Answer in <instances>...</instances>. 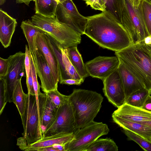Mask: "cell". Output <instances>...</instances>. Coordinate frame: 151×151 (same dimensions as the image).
I'll return each mask as SVG.
<instances>
[{
  "instance_id": "1",
  "label": "cell",
  "mask_w": 151,
  "mask_h": 151,
  "mask_svg": "<svg viewBox=\"0 0 151 151\" xmlns=\"http://www.w3.org/2000/svg\"><path fill=\"white\" fill-rule=\"evenodd\" d=\"M84 33L100 47L115 52L132 44L131 39L122 24L107 12L87 17Z\"/></svg>"
},
{
  "instance_id": "2",
  "label": "cell",
  "mask_w": 151,
  "mask_h": 151,
  "mask_svg": "<svg viewBox=\"0 0 151 151\" xmlns=\"http://www.w3.org/2000/svg\"><path fill=\"white\" fill-rule=\"evenodd\" d=\"M115 54L151 94V47L143 42L133 44Z\"/></svg>"
},
{
  "instance_id": "3",
  "label": "cell",
  "mask_w": 151,
  "mask_h": 151,
  "mask_svg": "<svg viewBox=\"0 0 151 151\" xmlns=\"http://www.w3.org/2000/svg\"><path fill=\"white\" fill-rule=\"evenodd\" d=\"M103 97L95 91L81 89H74L68 96L77 129L91 123L101 107Z\"/></svg>"
},
{
  "instance_id": "4",
  "label": "cell",
  "mask_w": 151,
  "mask_h": 151,
  "mask_svg": "<svg viewBox=\"0 0 151 151\" xmlns=\"http://www.w3.org/2000/svg\"><path fill=\"white\" fill-rule=\"evenodd\" d=\"M31 18L32 22L36 26L63 48L77 46L81 43V35L58 21L55 17L49 18L35 14Z\"/></svg>"
},
{
  "instance_id": "5",
  "label": "cell",
  "mask_w": 151,
  "mask_h": 151,
  "mask_svg": "<svg viewBox=\"0 0 151 151\" xmlns=\"http://www.w3.org/2000/svg\"><path fill=\"white\" fill-rule=\"evenodd\" d=\"M109 131L106 124L93 121L77 129L74 133L73 139L65 145V151H85L95 141L107 134Z\"/></svg>"
},
{
  "instance_id": "6",
  "label": "cell",
  "mask_w": 151,
  "mask_h": 151,
  "mask_svg": "<svg viewBox=\"0 0 151 151\" xmlns=\"http://www.w3.org/2000/svg\"><path fill=\"white\" fill-rule=\"evenodd\" d=\"M37 102L35 95L29 94L25 111L21 118L24 129L22 135L28 145L36 142L43 137Z\"/></svg>"
},
{
  "instance_id": "7",
  "label": "cell",
  "mask_w": 151,
  "mask_h": 151,
  "mask_svg": "<svg viewBox=\"0 0 151 151\" xmlns=\"http://www.w3.org/2000/svg\"><path fill=\"white\" fill-rule=\"evenodd\" d=\"M55 17L58 21L81 35L84 34L87 24V18L79 13L72 0H67L58 3Z\"/></svg>"
},
{
  "instance_id": "8",
  "label": "cell",
  "mask_w": 151,
  "mask_h": 151,
  "mask_svg": "<svg viewBox=\"0 0 151 151\" xmlns=\"http://www.w3.org/2000/svg\"><path fill=\"white\" fill-rule=\"evenodd\" d=\"M25 53L19 51L10 55L9 65L6 75L3 78L5 81L6 100L12 102L13 93L18 80L25 76Z\"/></svg>"
},
{
  "instance_id": "9",
  "label": "cell",
  "mask_w": 151,
  "mask_h": 151,
  "mask_svg": "<svg viewBox=\"0 0 151 151\" xmlns=\"http://www.w3.org/2000/svg\"><path fill=\"white\" fill-rule=\"evenodd\" d=\"M77 129L73 111L68 100L58 108L55 118L45 130L43 137L60 133H74Z\"/></svg>"
},
{
  "instance_id": "10",
  "label": "cell",
  "mask_w": 151,
  "mask_h": 151,
  "mask_svg": "<svg viewBox=\"0 0 151 151\" xmlns=\"http://www.w3.org/2000/svg\"><path fill=\"white\" fill-rule=\"evenodd\" d=\"M120 63L116 55L99 56L87 62L85 65L89 76L103 81L118 68Z\"/></svg>"
},
{
  "instance_id": "11",
  "label": "cell",
  "mask_w": 151,
  "mask_h": 151,
  "mask_svg": "<svg viewBox=\"0 0 151 151\" xmlns=\"http://www.w3.org/2000/svg\"><path fill=\"white\" fill-rule=\"evenodd\" d=\"M117 69L102 81L104 95L110 102L118 108L125 102L126 97Z\"/></svg>"
},
{
  "instance_id": "12",
  "label": "cell",
  "mask_w": 151,
  "mask_h": 151,
  "mask_svg": "<svg viewBox=\"0 0 151 151\" xmlns=\"http://www.w3.org/2000/svg\"><path fill=\"white\" fill-rule=\"evenodd\" d=\"M142 2L139 6H136L133 5L129 0H124L133 31L132 44L143 42L150 35L143 19Z\"/></svg>"
},
{
  "instance_id": "13",
  "label": "cell",
  "mask_w": 151,
  "mask_h": 151,
  "mask_svg": "<svg viewBox=\"0 0 151 151\" xmlns=\"http://www.w3.org/2000/svg\"><path fill=\"white\" fill-rule=\"evenodd\" d=\"M32 56L37 75L41 81L42 90L47 93L58 89V85L55 83L51 70L42 55L37 49L35 55Z\"/></svg>"
},
{
  "instance_id": "14",
  "label": "cell",
  "mask_w": 151,
  "mask_h": 151,
  "mask_svg": "<svg viewBox=\"0 0 151 151\" xmlns=\"http://www.w3.org/2000/svg\"><path fill=\"white\" fill-rule=\"evenodd\" d=\"M37 49L42 55L52 71L55 83L60 81L59 65L56 58L49 42L48 35L45 32L37 34L36 39Z\"/></svg>"
},
{
  "instance_id": "15",
  "label": "cell",
  "mask_w": 151,
  "mask_h": 151,
  "mask_svg": "<svg viewBox=\"0 0 151 151\" xmlns=\"http://www.w3.org/2000/svg\"><path fill=\"white\" fill-rule=\"evenodd\" d=\"M38 100L40 124L43 134L54 121L58 108L53 105L46 93L39 96Z\"/></svg>"
},
{
  "instance_id": "16",
  "label": "cell",
  "mask_w": 151,
  "mask_h": 151,
  "mask_svg": "<svg viewBox=\"0 0 151 151\" xmlns=\"http://www.w3.org/2000/svg\"><path fill=\"white\" fill-rule=\"evenodd\" d=\"M112 115L129 121L141 123L151 121V112L142 108L133 106L125 103L118 108Z\"/></svg>"
},
{
  "instance_id": "17",
  "label": "cell",
  "mask_w": 151,
  "mask_h": 151,
  "mask_svg": "<svg viewBox=\"0 0 151 151\" xmlns=\"http://www.w3.org/2000/svg\"><path fill=\"white\" fill-rule=\"evenodd\" d=\"M17 24L16 19L0 9V41L4 48L10 46Z\"/></svg>"
},
{
  "instance_id": "18",
  "label": "cell",
  "mask_w": 151,
  "mask_h": 151,
  "mask_svg": "<svg viewBox=\"0 0 151 151\" xmlns=\"http://www.w3.org/2000/svg\"><path fill=\"white\" fill-rule=\"evenodd\" d=\"M117 69L124 88L126 100L134 92L145 88L136 77L120 61Z\"/></svg>"
},
{
  "instance_id": "19",
  "label": "cell",
  "mask_w": 151,
  "mask_h": 151,
  "mask_svg": "<svg viewBox=\"0 0 151 151\" xmlns=\"http://www.w3.org/2000/svg\"><path fill=\"white\" fill-rule=\"evenodd\" d=\"M73 137L74 133H60L45 137L36 142L27 145L24 151H37L39 149L55 145H65L71 141Z\"/></svg>"
},
{
  "instance_id": "20",
  "label": "cell",
  "mask_w": 151,
  "mask_h": 151,
  "mask_svg": "<svg viewBox=\"0 0 151 151\" xmlns=\"http://www.w3.org/2000/svg\"><path fill=\"white\" fill-rule=\"evenodd\" d=\"M112 116L113 121L123 129L130 131L151 142V128L150 127L113 115Z\"/></svg>"
},
{
  "instance_id": "21",
  "label": "cell",
  "mask_w": 151,
  "mask_h": 151,
  "mask_svg": "<svg viewBox=\"0 0 151 151\" xmlns=\"http://www.w3.org/2000/svg\"><path fill=\"white\" fill-rule=\"evenodd\" d=\"M20 27L28 43L29 51L32 55H34L37 50L36 39L37 34L44 31L36 26L29 19L23 21Z\"/></svg>"
},
{
  "instance_id": "22",
  "label": "cell",
  "mask_w": 151,
  "mask_h": 151,
  "mask_svg": "<svg viewBox=\"0 0 151 151\" xmlns=\"http://www.w3.org/2000/svg\"><path fill=\"white\" fill-rule=\"evenodd\" d=\"M68 56L71 63L80 77L84 80L89 76L77 46L67 48Z\"/></svg>"
},
{
  "instance_id": "23",
  "label": "cell",
  "mask_w": 151,
  "mask_h": 151,
  "mask_svg": "<svg viewBox=\"0 0 151 151\" xmlns=\"http://www.w3.org/2000/svg\"><path fill=\"white\" fill-rule=\"evenodd\" d=\"M22 78L18 80L12 96V102L16 106L21 118L24 114L29 95L28 93L26 94L23 91Z\"/></svg>"
},
{
  "instance_id": "24",
  "label": "cell",
  "mask_w": 151,
  "mask_h": 151,
  "mask_svg": "<svg viewBox=\"0 0 151 151\" xmlns=\"http://www.w3.org/2000/svg\"><path fill=\"white\" fill-rule=\"evenodd\" d=\"M35 14L47 17H54L58 3L55 0H35Z\"/></svg>"
},
{
  "instance_id": "25",
  "label": "cell",
  "mask_w": 151,
  "mask_h": 151,
  "mask_svg": "<svg viewBox=\"0 0 151 151\" xmlns=\"http://www.w3.org/2000/svg\"><path fill=\"white\" fill-rule=\"evenodd\" d=\"M47 35L49 43L58 62L60 72V83L64 80L71 79L64 63L62 46L53 39Z\"/></svg>"
},
{
  "instance_id": "26",
  "label": "cell",
  "mask_w": 151,
  "mask_h": 151,
  "mask_svg": "<svg viewBox=\"0 0 151 151\" xmlns=\"http://www.w3.org/2000/svg\"><path fill=\"white\" fill-rule=\"evenodd\" d=\"M118 147L110 138L97 139L85 151H117Z\"/></svg>"
},
{
  "instance_id": "27",
  "label": "cell",
  "mask_w": 151,
  "mask_h": 151,
  "mask_svg": "<svg viewBox=\"0 0 151 151\" xmlns=\"http://www.w3.org/2000/svg\"><path fill=\"white\" fill-rule=\"evenodd\" d=\"M106 10L115 19L122 24L121 14L124 0H103Z\"/></svg>"
},
{
  "instance_id": "28",
  "label": "cell",
  "mask_w": 151,
  "mask_h": 151,
  "mask_svg": "<svg viewBox=\"0 0 151 151\" xmlns=\"http://www.w3.org/2000/svg\"><path fill=\"white\" fill-rule=\"evenodd\" d=\"M150 95L147 89L142 88L132 94L126 100L125 103L133 106L142 108Z\"/></svg>"
},
{
  "instance_id": "29",
  "label": "cell",
  "mask_w": 151,
  "mask_h": 151,
  "mask_svg": "<svg viewBox=\"0 0 151 151\" xmlns=\"http://www.w3.org/2000/svg\"><path fill=\"white\" fill-rule=\"evenodd\" d=\"M123 132L129 140L134 141L145 151H151V142L130 131L123 129Z\"/></svg>"
},
{
  "instance_id": "30",
  "label": "cell",
  "mask_w": 151,
  "mask_h": 151,
  "mask_svg": "<svg viewBox=\"0 0 151 151\" xmlns=\"http://www.w3.org/2000/svg\"><path fill=\"white\" fill-rule=\"evenodd\" d=\"M142 9L144 22L149 35L151 36V4L142 0Z\"/></svg>"
},
{
  "instance_id": "31",
  "label": "cell",
  "mask_w": 151,
  "mask_h": 151,
  "mask_svg": "<svg viewBox=\"0 0 151 151\" xmlns=\"http://www.w3.org/2000/svg\"><path fill=\"white\" fill-rule=\"evenodd\" d=\"M46 93L52 103L57 108L64 105L68 101V96L62 94L58 89Z\"/></svg>"
},
{
  "instance_id": "32",
  "label": "cell",
  "mask_w": 151,
  "mask_h": 151,
  "mask_svg": "<svg viewBox=\"0 0 151 151\" xmlns=\"http://www.w3.org/2000/svg\"><path fill=\"white\" fill-rule=\"evenodd\" d=\"M29 55L30 60L31 69L32 75L33 84L35 90V96H36L37 103L38 105V96L42 93L40 91V86L39 84L37 79V74L36 71L34 62L31 53L29 51Z\"/></svg>"
},
{
  "instance_id": "33",
  "label": "cell",
  "mask_w": 151,
  "mask_h": 151,
  "mask_svg": "<svg viewBox=\"0 0 151 151\" xmlns=\"http://www.w3.org/2000/svg\"><path fill=\"white\" fill-rule=\"evenodd\" d=\"M7 102L6 100L5 82L3 78L0 79V114L2 113Z\"/></svg>"
},
{
  "instance_id": "34",
  "label": "cell",
  "mask_w": 151,
  "mask_h": 151,
  "mask_svg": "<svg viewBox=\"0 0 151 151\" xmlns=\"http://www.w3.org/2000/svg\"><path fill=\"white\" fill-rule=\"evenodd\" d=\"M87 5H89L96 10H99L103 12L106 11V6L103 0H88L86 2Z\"/></svg>"
},
{
  "instance_id": "35",
  "label": "cell",
  "mask_w": 151,
  "mask_h": 151,
  "mask_svg": "<svg viewBox=\"0 0 151 151\" xmlns=\"http://www.w3.org/2000/svg\"><path fill=\"white\" fill-rule=\"evenodd\" d=\"M9 65V60L0 57V79L3 78L6 75Z\"/></svg>"
},
{
  "instance_id": "36",
  "label": "cell",
  "mask_w": 151,
  "mask_h": 151,
  "mask_svg": "<svg viewBox=\"0 0 151 151\" xmlns=\"http://www.w3.org/2000/svg\"><path fill=\"white\" fill-rule=\"evenodd\" d=\"M61 84H65L68 85H80L83 82L79 81L72 79L64 80L60 83Z\"/></svg>"
},
{
  "instance_id": "37",
  "label": "cell",
  "mask_w": 151,
  "mask_h": 151,
  "mask_svg": "<svg viewBox=\"0 0 151 151\" xmlns=\"http://www.w3.org/2000/svg\"><path fill=\"white\" fill-rule=\"evenodd\" d=\"M142 108L151 112V95H150L145 103Z\"/></svg>"
},
{
  "instance_id": "38",
  "label": "cell",
  "mask_w": 151,
  "mask_h": 151,
  "mask_svg": "<svg viewBox=\"0 0 151 151\" xmlns=\"http://www.w3.org/2000/svg\"><path fill=\"white\" fill-rule=\"evenodd\" d=\"M37 151H58L53 146L45 147L39 149L37 150Z\"/></svg>"
},
{
  "instance_id": "39",
  "label": "cell",
  "mask_w": 151,
  "mask_h": 151,
  "mask_svg": "<svg viewBox=\"0 0 151 151\" xmlns=\"http://www.w3.org/2000/svg\"><path fill=\"white\" fill-rule=\"evenodd\" d=\"M31 1H35V0H16V3H24L27 6H29L30 2Z\"/></svg>"
},
{
  "instance_id": "40",
  "label": "cell",
  "mask_w": 151,
  "mask_h": 151,
  "mask_svg": "<svg viewBox=\"0 0 151 151\" xmlns=\"http://www.w3.org/2000/svg\"><path fill=\"white\" fill-rule=\"evenodd\" d=\"M143 42L146 45L151 47V36L150 35L146 37Z\"/></svg>"
},
{
  "instance_id": "41",
  "label": "cell",
  "mask_w": 151,
  "mask_h": 151,
  "mask_svg": "<svg viewBox=\"0 0 151 151\" xmlns=\"http://www.w3.org/2000/svg\"><path fill=\"white\" fill-rule=\"evenodd\" d=\"M133 6H139L142 0H129Z\"/></svg>"
},
{
  "instance_id": "42",
  "label": "cell",
  "mask_w": 151,
  "mask_h": 151,
  "mask_svg": "<svg viewBox=\"0 0 151 151\" xmlns=\"http://www.w3.org/2000/svg\"><path fill=\"white\" fill-rule=\"evenodd\" d=\"M141 123L145 124L151 128V121L144 122H141Z\"/></svg>"
},
{
  "instance_id": "43",
  "label": "cell",
  "mask_w": 151,
  "mask_h": 151,
  "mask_svg": "<svg viewBox=\"0 0 151 151\" xmlns=\"http://www.w3.org/2000/svg\"><path fill=\"white\" fill-rule=\"evenodd\" d=\"M57 2L58 4L60 3L63 2L67 0H55Z\"/></svg>"
},
{
  "instance_id": "44",
  "label": "cell",
  "mask_w": 151,
  "mask_h": 151,
  "mask_svg": "<svg viewBox=\"0 0 151 151\" xmlns=\"http://www.w3.org/2000/svg\"><path fill=\"white\" fill-rule=\"evenodd\" d=\"M6 2V0H0V5H3Z\"/></svg>"
},
{
  "instance_id": "45",
  "label": "cell",
  "mask_w": 151,
  "mask_h": 151,
  "mask_svg": "<svg viewBox=\"0 0 151 151\" xmlns=\"http://www.w3.org/2000/svg\"><path fill=\"white\" fill-rule=\"evenodd\" d=\"M151 4V0H146Z\"/></svg>"
},
{
  "instance_id": "46",
  "label": "cell",
  "mask_w": 151,
  "mask_h": 151,
  "mask_svg": "<svg viewBox=\"0 0 151 151\" xmlns=\"http://www.w3.org/2000/svg\"><path fill=\"white\" fill-rule=\"evenodd\" d=\"M83 0L85 1V2H86V1H88V0Z\"/></svg>"
}]
</instances>
